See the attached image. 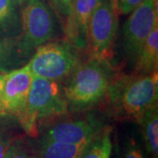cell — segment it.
Here are the masks:
<instances>
[{
  "mask_svg": "<svg viewBox=\"0 0 158 158\" xmlns=\"http://www.w3.org/2000/svg\"><path fill=\"white\" fill-rule=\"evenodd\" d=\"M74 0H50L53 7L63 18L68 17L69 13L72 8Z\"/></svg>",
  "mask_w": 158,
  "mask_h": 158,
  "instance_id": "ac0fdd59",
  "label": "cell"
},
{
  "mask_svg": "<svg viewBox=\"0 0 158 158\" xmlns=\"http://www.w3.org/2000/svg\"><path fill=\"white\" fill-rule=\"evenodd\" d=\"M11 2H12L15 6H17L18 7H21V6L27 1V0H10Z\"/></svg>",
  "mask_w": 158,
  "mask_h": 158,
  "instance_id": "603a6c76",
  "label": "cell"
},
{
  "mask_svg": "<svg viewBox=\"0 0 158 158\" xmlns=\"http://www.w3.org/2000/svg\"><path fill=\"white\" fill-rule=\"evenodd\" d=\"M124 158H143L140 148L135 141H131L128 143L125 151Z\"/></svg>",
  "mask_w": 158,
  "mask_h": 158,
  "instance_id": "44dd1931",
  "label": "cell"
},
{
  "mask_svg": "<svg viewBox=\"0 0 158 158\" xmlns=\"http://www.w3.org/2000/svg\"><path fill=\"white\" fill-rule=\"evenodd\" d=\"M138 124L146 145L147 151L153 158L158 156V107L155 106L148 110L142 116Z\"/></svg>",
  "mask_w": 158,
  "mask_h": 158,
  "instance_id": "9a60e30c",
  "label": "cell"
},
{
  "mask_svg": "<svg viewBox=\"0 0 158 158\" xmlns=\"http://www.w3.org/2000/svg\"><path fill=\"white\" fill-rule=\"evenodd\" d=\"M4 158H39L38 153L27 142L19 138L13 139Z\"/></svg>",
  "mask_w": 158,
  "mask_h": 158,
  "instance_id": "e0dca14e",
  "label": "cell"
},
{
  "mask_svg": "<svg viewBox=\"0 0 158 158\" xmlns=\"http://www.w3.org/2000/svg\"><path fill=\"white\" fill-rule=\"evenodd\" d=\"M118 16L110 0L99 1L88 24V45L91 56L108 60L112 55L118 32Z\"/></svg>",
  "mask_w": 158,
  "mask_h": 158,
  "instance_id": "8992f818",
  "label": "cell"
},
{
  "mask_svg": "<svg viewBox=\"0 0 158 158\" xmlns=\"http://www.w3.org/2000/svg\"><path fill=\"white\" fill-rule=\"evenodd\" d=\"M111 152V128L103 127L87 143L80 158H110Z\"/></svg>",
  "mask_w": 158,
  "mask_h": 158,
  "instance_id": "2e32d148",
  "label": "cell"
},
{
  "mask_svg": "<svg viewBox=\"0 0 158 158\" xmlns=\"http://www.w3.org/2000/svg\"><path fill=\"white\" fill-rule=\"evenodd\" d=\"M68 112V102L58 83L33 76L27 105L18 121L27 135L34 137L38 135L40 120L62 116Z\"/></svg>",
  "mask_w": 158,
  "mask_h": 158,
  "instance_id": "3957f363",
  "label": "cell"
},
{
  "mask_svg": "<svg viewBox=\"0 0 158 158\" xmlns=\"http://www.w3.org/2000/svg\"><path fill=\"white\" fill-rule=\"evenodd\" d=\"M89 141L73 144L40 140L39 148L37 149L38 157L80 158Z\"/></svg>",
  "mask_w": 158,
  "mask_h": 158,
  "instance_id": "5bb4252c",
  "label": "cell"
},
{
  "mask_svg": "<svg viewBox=\"0 0 158 158\" xmlns=\"http://www.w3.org/2000/svg\"><path fill=\"white\" fill-rule=\"evenodd\" d=\"M31 56L25 50L20 36L0 38V73L7 74L27 64Z\"/></svg>",
  "mask_w": 158,
  "mask_h": 158,
  "instance_id": "8fae6325",
  "label": "cell"
},
{
  "mask_svg": "<svg viewBox=\"0 0 158 158\" xmlns=\"http://www.w3.org/2000/svg\"><path fill=\"white\" fill-rule=\"evenodd\" d=\"M143 0H117L118 14L127 15L135 9Z\"/></svg>",
  "mask_w": 158,
  "mask_h": 158,
  "instance_id": "ffe728a7",
  "label": "cell"
},
{
  "mask_svg": "<svg viewBox=\"0 0 158 158\" xmlns=\"http://www.w3.org/2000/svg\"><path fill=\"white\" fill-rule=\"evenodd\" d=\"M100 0H74L72 8L66 18L64 32L66 39L78 49L88 46V24Z\"/></svg>",
  "mask_w": 158,
  "mask_h": 158,
  "instance_id": "30bf717a",
  "label": "cell"
},
{
  "mask_svg": "<svg viewBox=\"0 0 158 158\" xmlns=\"http://www.w3.org/2000/svg\"><path fill=\"white\" fill-rule=\"evenodd\" d=\"M158 25V1L143 0L130 12L122 30V45L132 64L152 29Z\"/></svg>",
  "mask_w": 158,
  "mask_h": 158,
  "instance_id": "52a82bcc",
  "label": "cell"
},
{
  "mask_svg": "<svg viewBox=\"0 0 158 158\" xmlns=\"http://www.w3.org/2000/svg\"><path fill=\"white\" fill-rule=\"evenodd\" d=\"M63 89L69 108L84 111L106 98L113 79L112 69L106 59L91 56L71 74Z\"/></svg>",
  "mask_w": 158,
  "mask_h": 158,
  "instance_id": "7a4b0ae2",
  "label": "cell"
},
{
  "mask_svg": "<svg viewBox=\"0 0 158 158\" xmlns=\"http://www.w3.org/2000/svg\"><path fill=\"white\" fill-rule=\"evenodd\" d=\"M5 78H6V74L0 73V93H1L2 88H3V85H4Z\"/></svg>",
  "mask_w": 158,
  "mask_h": 158,
  "instance_id": "cb8c5ba5",
  "label": "cell"
},
{
  "mask_svg": "<svg viewBox=\"0 0 158 158\" xmlns=\"http://www.w3.org/2000/svg\"><path fill=\"white\" fill-rule=\"evenodd\" d=\"M33 80L27 64L6 74L0 93V114L18 120L25 110Z\"/></svg>",
  "mask_w": 158,
  "mask_h": 158,
  "instance_id": "ba28073f",
  "label": "cell"
},
{
  "mask_svg": "<svg viewBox=\"0 0 158 158\" xmlns=\"http://www.w3.org/2000/svg\"><path fill=\"white\" fill-rule=\"evenodd\" d=\"M133 66L135 74L148 75L157 72L158 25L148 34L133 63Z\"/></svg>",
  "mask_w": 158,
  "mask_h": 158,
  "instance_id": "7c38bea8",
  "label": "cell"
},
{
  "mask_svg": "<svg viewBox=\"0 0 158 158\" xmlns=\"http://www.w3.org/2000/svg\"><path fill=\"white\" fill-rule=\"evenodd\" d=\"M25 50L33 56L39 46L48 42L56 34V19L54 10L47 0H27L20 7Z\"/></svg>",
  "mask_w": 158,
  "mask_h": 158,
  "instance_id": "5b68a950",
  "label": "cell"
},
{
  "mask_svg": "<svg viewBox=\"0 0 158 158\" xmlns=\"http://www.w3.org/2000/svg\"><path fill=\"white\" fill-rule=\"evenodd\" d=\"M13 139H14V137L11 135L5 137L2 140H0V158H4L6 151H7V148L10 146L11 141H13Z\"/></svg>",
  "mask_w": 158,
  "mask_h": 158,
  "instance_id": "7402d4cb",
  "label": "cell"
},
{
  "mask_svg": "<svg viewBox=\"0 0 158 158\" xmlns=\"http://www.w3.org/2000/svg\"><path fill=\"white\" fill-rule=\"evenodd\" d=\"M106 98L114 115L139 123L148 110L157 106L158 73L118 76L112 79Z\"/></svg>",
  "mask_w": 158,
  "mask_h": 158,
  "instance_id": "6da1fadb",
  "label": "cell"
},
{
  "mask_svg": "<svg viewBox=\"0 0 158 158\" xmlns=\"http://www.w3.org/2000/svg\"><path fill=\"white\" fill-rule=\"evenodd\" d=\"M111 1V3H112V5H113V8L117 11L118 12V8H117V0H110Z\"/></svg>",
  "mask_w": 158,
  "mask_h": 158,
  "instance_id": "d4e9b609",
  "label": "cell"
},
{
  "mask_svg": "<svg viewBox=\"0 0 158 158\" xmlns=\"http://www.w3.org/2000/svg\"><path fill=\"white\" fill-rule=\"evenodd\" d=\"M81 63L79 49L66 39L39 46L27 65L34 77L58 82L69 77Z\"/></svg>",
  "mask_w": 158,
  "mask_h": 158,
  "instance_id": "277c9868",
  "label": "cell"
},
{
  "mask_svg": "<svg viewBox=\"0 0 158 158\" xmlns=\"http://www.w3.org/2000/svg\"><path fill=\"white\" fill-rule=\"evenodd\" d=\"M21 34L19 7L10 0H0V38H16Z\"/></svg>",
  "mask_w": 158,
  "mask_h": 158,
  "instance_id": "4fadbf2b",
  "label": "cell"
},
{
  "mask_svg": "<svg viewBox=\"0 0 158 158\" xmlns=\"http://www.w3.org/2000/svg\"><path fill=\"white\" fill-rule=\"evenodd\" d=\"M102 128L101 121L94 116L68 119L48 127L40 140L77 144L89 141Z\"/></svg>",
  "mask_w": 158,
  "mask_h": 158,
  "instance_id": "9c48e42d",
  "label": "cell"
},
{
  "mask_svg": "<svg viewBox=\"0 0 158 158\" xmlns=\"http://www.w3.org/2000/svg\"><path fill=\"white\" fill-rule=\"evenodd\" d=\"M14 118V117L9 115L0 114V140L11 135V130L12 128V123Z\"/></svg>",
  "mask_w": 158,
  "mask_h": 158,
  "instance_id": "d6986e66",
  "label": "cell"
}]
</instances>
